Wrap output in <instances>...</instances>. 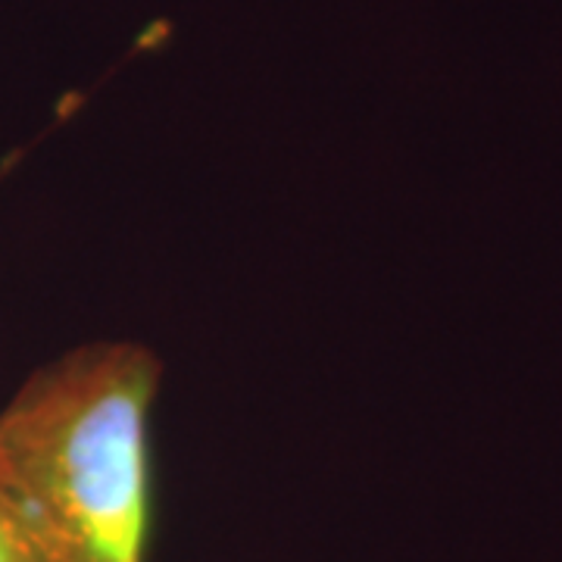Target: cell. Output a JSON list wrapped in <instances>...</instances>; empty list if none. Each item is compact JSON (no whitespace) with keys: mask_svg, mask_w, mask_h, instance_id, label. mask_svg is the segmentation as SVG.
Segmentation results:
<instances>
[{"mask_svg":"<svg viewBox=\"0 0 562 562\" xmlns=\"http://www.w3.org/2000/svg\"><path fill=\"white\" fill-rule=\"evenodd\" d=\"M160 382L147 344H81L0 409V484L50 562H150Z\"/></svg>","mask_w":562,"mask_h":562,"instance_id":"1","label":"cell"},{"mask_svg":"<svg viewBox=\"0 0 562 562\" xmlns=\"http://www.w3.org/2000/svg\"><path fill=\"white\" fill-rule=\"evenodd\" d=\"M0 562H50L3 484H0Z\"/></svg>","mask_w":562,"mask_h":562,"instance_id":"2","label":"cell"}]
</instances>
